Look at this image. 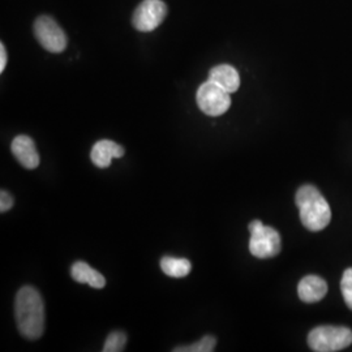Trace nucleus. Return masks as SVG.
Listing matches in <instances>:
<instances>
[{
	"label": "nucleus",
	"instance_id": "nucleus-1",
	"mask_svg": "<svg viewBox=\"0 0 352 352\" xmlns=\"http://www.w3.org/2000/svg\"><path fill=\"white\" fill-rule=\"evenodd\" d=\"M14 316L20 334L26 340H39L45 331V302L37 289L24 286L14 300Z\"/></svg>",
	"mask_w": 352,
	"mask_h": 352
},
{
	"label": "nucleus",
	"instance_id": "nucleus-2",
	"mask_svg": "<svg viewBox=\"0 0 352 352\" xmlns=\"http://www.w3.org/2000/svg\"><path fill=\"white\" fill-rule=\"evenodd\" d=\"M296 206L299 208L300 221L302 225L312 231L317 232L327 228L331 219V210L327 199L315 186L307 184L298 189L295 196Z\"/></svg>",
	"mask_w": 352,
	"mask_h": 352
},
{
	"label": "nucleus",
	"instance_id": "nucleus-3",
	"mask_svg": "<svg viewBox=\"0 0 352 352\" xmlns=\"http://www.w3.org/2000/svg\"><path fill=\"white\" fill-rule=\"evenodd\" d=\"M352 343L351 329L344 327H315L308 334V344L316 352L344 350Z\"/></svg>",
	"mask_w": 352,
	"mask_h": 352
},
{
	"label": "nucleus",
	"instance_id": "nucleus-4",
	"mask_svg": "<svg viewBox=\"0 0 352 352\" xmlns=\"http://www.w3.org/2000/svg\"><path fill=\"white\" fill-rule=\"evenodd\" d=\"M250 232L252 256L257 258H272L280 252V236L276 228L265 226L261 221H252Z\"/></svg>",
	"mask_w": 352,
	"mask_h": 352
},
{
	"label": "nucleus",
	"instance_id": "nucleus-5",
	"mask_svg": "<svg viewBox=\"0 0 352 352\" xmlns=\"http://www.w3.org/2000/svg\"><path fill=\"white\" fill-rule=\"evenodd\" d=\"M196 101L202 113L209 116H221L231 106L230 93L208 80L197 90Z\"/></svg>",
	"mask_w": 352,
	"mask_h": 352
},
{
	"label": "nucleus",
	"instance_id": "nucleus-6",
	"mask_svg": "<svg viewBox=\"0 0 352 352\" xmlns=\"http://www.w3.org/2000/svg\"><path fill=\"white\" fill-rule=\"evenodd\" d=\"M34 36L43 49L52 54L63 52L67 47V36L58 23L49 16H41L34 23Z\"/></svg>",
	"mask_w": 352,
	"mask_h": 352
},
{
	"label": "nucleus",
	"instance_id": "nucleus-7",
	"mask_svg": "<svg viewBox=\"0 0 352 352\" xmlns=\"http://www.w3.org/2000/svg\"><path fill=\"white\" fill-rule=\"evenodd\" d=\"M167 7L162 0H144L132 17V24L140 32H151L164 23Z\"/></svg>",
	"mask_w": 352,
	"mask_h": 352
},
{
	"label": "nucleus",
	"instance_id": "nucleus-8",
	"mask_svg": "<svg viewBox=\"0 0 352 352\" xmlns=\"http://www.w3.org/2000/svg\"><path fill=\"white\" fill-rule=\"evenodd\" d=\"M12 154L19 161V164L26 170H34L39 166V154L34 141L25 135L14 138L11 145Z\"/></svg>",
	"mask_w": 352,
	"mask_h": 352
},
{
	"label": "nucleus",
	"instance_id": "nucleus-9",
	"mask_svg": "<svg viewBox=\"0 0 352 352\" xmlns=\"http://www.w3.org/2000/svg\"><path fill=\"white\" fill-rule=\"evenodd\" d=\"M124 148L111 140H101L96 142L90 153V160L100 168H107L113 162V158H122Z\"/></svg>",
	"mask_w": 352,
	"mask_h": 352
},
{
	"label": "nucleus",
	"instance_id": "nucleus-10",
	"mask_svg": "<svg viewBox=\"0 0 352 352\" xmlns=\"http://www.w3.org/2000/svg\"><path fill=\"white\" fill-rule=\"evenodd\" d=\"M327 294L325 279L317 276H307L298 285V295L300 300L308 304L320 302Z\"/></svg>",
	"mask_w": 352,
	"mask_h": 352
},
{
	"label": "nucleus",
	"instance_id": "nucleus-11",
	"mask_svg": "<svg viewBox=\"0 0 352 352\" xmlns=\"http://www.w3.org/2000/svg\"><path fill=\"white\" fill-rule=\"evenodd\" d=\"M209 80L218 87L225 89L230 94L235 93L240 87V76L238 71L228 64H221L210 69Z\"/></svg>",
	"mask_w": 352,
	"mask_h": 352
},
{
	"label": "nucleus",
	"instance_id": "nucleus-12",
	"mask_svg": "<svg viewBox=\"0 0 352 352\" xmlns=\"http://www.w3.org/2000/svg\"><path fill=\"white\" fill-rule=\"evenodd\" d=\"M71 276L77 283H87L93 289H103L106 286V279L101 273L84 261H77L72 265Z\"/></svg>",
	"mask_w": 352,
	"mask_h": 352
},
{
	"label": "nucleus",
	"instance_id": "nucleus-13",
	"mask_svg": "<svg viewBox=\"0 0 352 352\" xmlns=\"http://www.w3.org/2000/svg\"><path fill=\"white\" fill-rule=\"evenodd\" d=\"M161 269L168 277L183 278L187 277L190 273L192 264L187 258H175L166 256L161 260Z\"/></svg>",
	"mask_w": 352,
	"mask_h": 352
},
{
	"label": "nucleus",
	"instance_id": "nucleus-14",
	"mask_svg": "<svg viewBox=\"0 0 352 352\" xmlns=\"http://www.w3.org/2000/svg\"><path fill=\"white\" fill-rule=\"evenodd\" d=\"M217 340L213 336H205L201 340H197L189 346H179L174 349V352H212L215 350Z\"/></svg>",
	"mask_w": 352,
	"mask_h": 352
},
{
	"label": "nucleus",
	"instance_id": "nucleus-15",
	"mask_svg": "<svg viewBox=\"0 0 352 352\" xmlns=\"http://www.w3.org/2000/svg\"><path fill=\"white\" fill-rule=\"evenodd\" d=\"M126 343V333L116 330L109 334L107 340L104 342V346L102 349L103 352H120L124 350Z\"/></svg>",
	"mask_w": 352,
	"mask_h": 352
},
{
	"label": "nucleus",
	"instance_id": "nucleus-16",
	"mask_svg": "<svg viewBox=\"0 0 352 352\" xmlns=\"http://www.w3.org/2000/svg\"><path fill=\"white\" fill-rule=\"evenodd\" d=\"M340 289H342V295H343L344 302L352 311V267L344 270L343 277L340 280Z\"/></svg>",
	"mask_w": 352,
	"mask_h": 352
},
{
	"label": "nucleus",
	"instance_id": "nucleus-17",
	"mask_svg": "<svg viewBox=\"0 0 352 352\" xmlns=\"http://www.w3.org/2000/svg\"><path fill=\"white\" fill-rule=\"evenodd\" d=\"M13 197L7 192V190H1L0 192V212L6 213L10 209H12Z\"/></svg>",
	"mask_w": 352,
	"mask_h": 352
},
{
	"label": "nucleus",
	"instance_id": "nucleus-18",
	"mask_svg": "<svg viewBox=\"0 0 352 352\" xmlns=\"http://www.w3.org/2000/svg\"><path fill=\"white\" fill-rule=\"evenodd\" d=\"M7 65V50L4 47V45H0V72H3L6 69Z\"/></svg>",
	"mask_w": 352,
	"mask_h": 352
}]
</instances>
